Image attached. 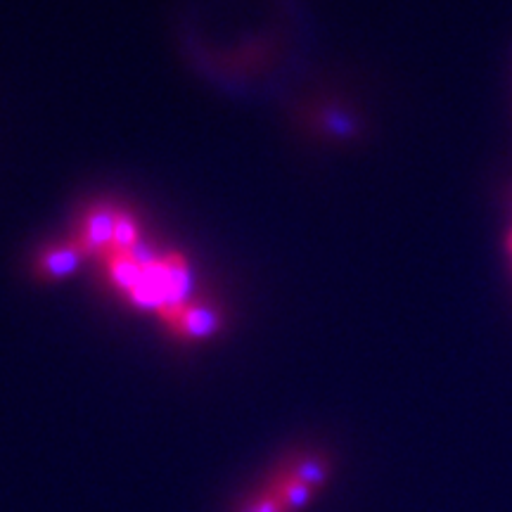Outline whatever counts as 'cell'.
Returning <instances> with one entry per match:
<instances>
[{"mask_svg": "<svg viewBox=\"0 0 512 512\" xmlns=\"http://www.w3.org/2000/svg\"><path fill=\"white\" fill-rule=\"evenodd\" d=\"M508 252L512 256V230H510V235H508Z\"/></svg>", "mask_w": 512, "mask_h": 512, "instance_id": "cell-7", "label": "cell"}, {"mask_svg": "<svg viewBox=\"0 0 512 512\" xmlns=\"http://www.w3.org/2000/svg\"><path fill=\"white\" fill-rule=\"evenodd\" d=\"M114 219H117V209L112 207H95L83 216L79 233L74 235V242L83 249V254L102 256L112 247Z\"/></svg>", "mask_w": 512, "mask_h": 512, "instance_id": "cell-2", "label": "cell"}, {"mask_svg": "<svg viewBox=\"0 0 512 512\" xmlns=\"http://www.w3.org/2000/svg\"><path fill=\"white\" fill-rule=\"evenodd\" d=\"M105 259L107 273H110L112 283L121 287V290L128 292L133 285L143 278L145 271V261L147 256H140L138 249L136 252H121V249H110V252L102 254Z\"/></svg>", "mask_w": 512, "mask_h": 512, "instance_id": "cell-5", "label": "cell"}, {"mask_svg": "<svg viewBox=\"0 0 512 512\" xmlns=\"http://www.w3.org/2000/svg\"><path fill=\"white\" fill-rule=\"evenodd\" d=\"M330 472V460L323 453H290L264 482L230 505V512H304L330 479Z\"/></svg>", "mask_w": 512, "mask_h": 512, "instance_id": "cell-1", "label": "cell"}, {"mask_svg": "<svg viewBox=\"0 0 512 512\" xmlns=\"http://www.w3.org/2000/svg\"><path fill=\"white\" fill-rule=\"evenodd\" d=\"M221 318L211 306H202V304H192L188 302L181 316H178L174 323L169 325L171 332L176 337L183 339H204L209 335H214L219 330Z\"/></svg>", "mask_w": 512, "mask_h": 512, "instance_id": "cell-3", "label": "cell"}, {"mask_svg": "<svg viewBox=\"0 0 512 512\" xmlns=\"http://www.w3.org/2000/svg\"><path fill=\"white\" fill-rule=\"evenodd\" d=\"M83 249L76 245V242H64V245H57L53 249H46L36 259V273L41 275L43 280H60L64 275L74 273L79 264L83 261Z\"/></svg>", "mask_w": 512, "mask_h": 512, "instance_id": "cell-4", "label": "cell"}, {"mask_svg": "<svg viewBox=\"0 0 512 512\" xmlns=\"http://www.w3.org/2000/svg\"><path fill=\"white\" fill-rule=\"evenodd\" d=\"M110 249H121V252H136L138 249V223L128 211L117 209ZM110 249H107V252H110Z\"/></svg>", "mask_w": 512, "mask_h": 512, "instance_id": "cell-6", "label": "cell"}]
</instances>
